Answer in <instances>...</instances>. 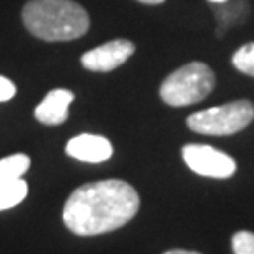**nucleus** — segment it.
Instances as JSON below:
<instances>
[{
  "label": "nucleus",
  "mask_w": 254,
  "mask_h": 254,
  "mask_svg": "<svg viewBox=\"0 0 254 254\" xmlns=\"http://www.w3.org/2000/svg\"><path fill=\"white\" fill-rule=\"evenodd\" d=\"M232 64L241 73L254 77V42H249L239 47L236 53L232 55Z\"/></svg>",
  "instance_id": "12"
},
{
  "label": "nucleus",
  "mask_w": 254,
  "mask_h": 254,
  "mask_svg": "<svg viewBox=\"0 0 254 254\" xmlns=\"http://www.w3.org/2000/svg\"><path fill=\"white\" fill-rule=\"evenodd\" d=\"M15 92H17V87L13 85V81L4 77V75H0V102L11 100L15 96Z\"/></svg>",
  "instance_id": "14"
},
{
  "label": "nucleus",
  "mask_w": 254,
  "mask_h": 254,
  "mask_svg": "<svg viewBox=\"0 0 254 254\" xmlns=\"http://www.w3.org/2000/svg\"><path fill=\"white\" fill-rule=\"evenodd\" d=\"M137 2H141V4H149V6H158V4H162L164 0H137Z\"/></svg>",
  "instance_id": "16"
},
{
  "label": "nucleus",
  "mask_w": 254,
  "mask_h": 254,
  "mask_svg": "<svg viewBox=\"0 0 254 254\" xmlns=\"http://www.w3.org/2000/svg\"><path fill=\"white\" fill-rule=\"evenodd\" d=\"M215 72L205 63H189L172 72L160 85V98L173 108L192 106L207 98L215 89Z\"/></svg>",
  "instance_id": "3"
},
{
  "label": "nucleus",
  "mask_w": 254,
  "mask_h": 254,
  "mask_svg": "<svg viewBox=\"0 0 254 254\" xmlns=\"http://www.w3.org/2000/svg\"><path fill=\"white\" fill-rule=\"evenodd\" d=\"M211 4H222V2H226V0H209Z\"/></svg>",
  "instance_id": "17"
},
{
  "label": "nucleus",
  "mask_w": 254,
  "mask_h": 254,
  "mask_svg": "<svg viewBox=\"0 0 254 254\" xmlns=\"http://www.w3.org/2000/svg\"><path fill=\"white\" fill-rule=\"evenodd\" d=\"M30 168V158L27 154H11L0 160V183L23 177Z\"/></svg>",
  "instance_id": "11"
},
{
  "label": "nucleus",
  "mask_w": 254,
  "mask_h": 254,
  "mask_svg": "<svg viewBox=\"0 0 254 254\" xmlns=\"http://www.w3.org/2000/svg\"><path fill=\"white\" fill-rule=\"evenodd\" d=\"M183 160L192 172L213 179H228L237 170V164L232 156L215 147L200 143H189L183 147Z\"/></svg>",
  "instance_id": "5"
},
{
  "label": "nucleus",
  "mask_w": 254,
  "mask_h": 254,
  "mask_svg": "<svg viewBox=\"0 0 254 254\" xmlns=\"http://www.w3.org/2000/svg\"><path fill=\"white\" fill-rule=\"evenodd\" d=\"M66 154L81 162H106L113 154V145L108 137L96 136V134H79L72 137L66 145Z\"/></svg>",
  "instance_id": "7"
},
{
  "label": "nucleus",
  "mask_w": 254,
  "mask_h": 254,
  "mask_svg": "<svg viewBox=\"0 0 254 254\" xmlns=\"http://www.w3.org/2000/svg\"><path fill=\"white\" fill-rule=\"evenodd\" d=\"M21 19L28 32L44 42H72L91 27L87 9L73 0H28Z\"/></svg>",
  "instance_id": "2"
},
{
  "label": "nucleus",
  "mask_w": 254,
  "mask_h": 254,
  "mask_svg": "<svg viewBox=\"0 0 254 254\" xmlns=\"http://www.w3.org/2000/svg\"><path fill=\"white\" fill-rule=\"evenodd\" d=\"M73 92L68 89H53L34 109V117L47 127L63 125L70 115V104L73 102Z\"/></svg>",
  "instance_id": "8"
},
{
  "label": "nucleus",
  "mask_w": 254,
  "mask_h": 254,
  "mask_svg": "<svg viewBox=\"0 0 254 254\" xmlns=\"http://www.w3.org/2000/svg\"><path fill=\"white\" fill-rule=\"evenodd\" d=\"M234 254H254V234L253 232H237L232 237Z\"/></svg>",
  "instance_id": "13"
},
{
  "label": "nucleus",
  "mask_w": 254,
  "mask_h": 254,
  "mask_svg": "<svg viewBox=\"0 0 254 254\" xmlns=\"http://www.w3.org/2000/svg\"><path fill=\"white\" fill-rule=\"evenodd\" d=\"M254 119L251 100H234L218 108L196 111L187 117V127L203 136H232L247 128Z\"/></svg>",
  "instance_id": "4"
},
{
  "label": "nucleus",
  "mask_w": 254,
  "mask_h": 254,
  "mask_svg": "<svg viewBox=\"0 0 254 254\" xmlns=\"http://www.w3.org/2000/svg\"><path fill=\"white\" fill-rule=\"evenodd\" d=\"M249 0H226L222 4H215V17H217V36H224L228 28L241 25L249 17Z\"/></svg>",
  "instance_id": "9"
},
{
  "label": "nucleus",
  "mask_w": 254,
  "mask_h": 254,
  "mask_svg": "<svg viewBox=\"0 0 254 254\" xmlns=\"http://www.w3.org/2000/svg\"><path fill=\"white\" fill-rule=\"evenodd\" d=\"M139 211V194L121 179L85 183L64 203L63 218L75 236H100L128 224Z\"/></svg>",
  "instance_id": "1"
},
{
  "label": "nucleus",
  "mask_w": 254,
  "mask_h": 254,
  "mask_svg": "<svg viewBox=\"0 0 254 254\" xmlns=\"http://www.w3.org/2000/svg\"><path fill=\"white\" fill-rule=\"evenodd\" d=\"M164 254H201L196 251H187V249H172V251H166Z\"/></svg>",
  "instance_id": "15"
},
{
  "label": "nucleus",
  "mask_w": 254,
  "mask_h": 254,
  "mask_svg": "<svg viewBox=\"0 0 254 254\" xmlns=\"http://www.w3.org/2000/svg\"><path fill=\"white\" fill-rule=\"evenodd\" d=\"M134 51H136V46L130 40L117 38V40L106 42L104 46L83 53L81 64L89 72H111L127 63L134 55Z\"/></svg>",
  "instance_id": "6"
},
{
  "label": "nucleus",
  "mask_w": 254,
  "mask_h": 254,
  "mask_svg": "<svg viewBox=\"0 0 254 254\" xmlns=\"http://www.w3.org/2000/svg\"><path fill=\"white\" fill-rule=\"evenodd\" d=\"M28 185L25 179H11V181L0 183V211H6L19 205L21 201L27 198Z\"/></svg>",
  "instance_id": "10"
}]
</instances>
